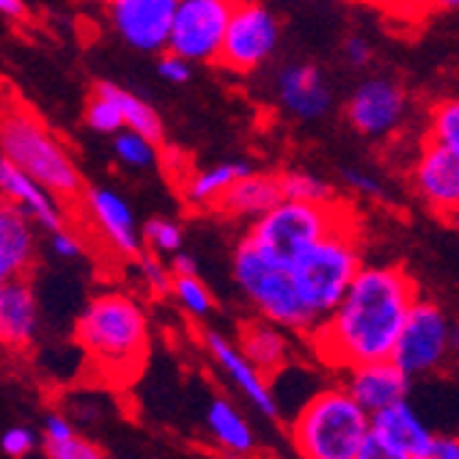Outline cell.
<instances>
[{"instance_id": "12", "label": "cell", "mask_w": 459, "mask_h": 459, "mask_svg": "<svg viewBox=\"0 0 459 459\" xmlns=\"http://www.w3.org/2000/svg\"><path fill=\"white\" fill-rule=\"evenodd\" d=\"M435 432L407 399L374 412L363 459H429Z\"/></svg>"}, {"instance_id": "28", "label": "cell", "mask_w": 459, "mask_h": 459, "mask_svg": "<svg viewBox=\"0 0 459 459\" xmlns=\"http://www.w3.org/2000/svg\"><path fill=\"white\" fill-rule=\"evenodd\" d=\"M429 141L451 149L459 157V94L437 100L427 113V135Z\"/></svg>"}, {"instance_id": "11", "label": "cell", "mask_w": 459, "mask_h": 459, "mask_svg": "<svg viewBox=\"0 0 459 459\" xmlns=\"http://www.w3.org/2000/svg\"><path fill=\"white\" fill-rule=\"evenodd\" d=\"M410 113V97L391 77H368L358 82L347 100V121L363 138L385 141L396 135Z\"/></svg>"}, {"instance_id": "20", "label": "cell", "mask_w": 459, "mask_h": 459, "mask_svg": "<svg viewBox=\"0 0 459 459\" xmlns=\"http://www.w3.org/2000/svg\"><path fill=\"white\" fill-rule=\"evenodd\" d=\"M295 333L264 316L250 319L239 327V350L254 360L267 377H278L295 358Z\"/></svg>"}, {"instance_id": "29", "label": "cell", "mask_w": 459, "mask_h": 459, "mask_svg": "<svg viewBox=\"0 0 459 459\" xmlns=\"http://www.w3.org/2000/svg\"><path fill=\"white\" fill-rule=\"evenodd\" d=\"M113 152H116V160L133 171H146L160 162L157 141H152L130 127H124L113 135Z\"/></svg>"}, {"instance_id": "44", "label": "cell", "mask_w": 459, "mask_h": 459, "mask_svg": "<svg viewBox=\"0 0 459 459\" xmlns=\"http://www.w3.org/2000/svg\"><path fill=\"white\" fill-rule=\"evenodd\" d=\"M0 14L6 20H25L28 6H25V0H0Z\"/></svg>"}, {"instance_id": "32", "label": "cell", "mask_w": 459, "mask_h": 459, "mask_svg": "<svg viewBox=\"0 0 459 459\" xmlns=\"http://www.w3.org/2000/svg\"><path fill=\"white\" fill-rule=\"evenodd\" d=\"M86 124L100 135H116L118 130H124V116L108 94L94 89L86 102Z\"/></svg>"}, {"instance_id": "36", "label": "cell", "mask_w": 459, "mask_h": 459, "mask_svg": "<svg viewBox=\"0 0 459 459\" xmlns=\"http://www.w3.org/2000/svg\"><path fill=\"white\" fill-rule=\"evenodd\" d=\"M344 182L352 193H358L360 198H368V201H383L385 198V182L368 171V169H344Z\"/></svg>"}, {"instance_id": "4", "label": "cell", "mask_w": 459, "mask_h": 459, "mask_svg": "<svg viewBox=\"0 0 459 459\" xmlns=\"http://www.w3.org/2000/svg\"><path fill=\"white\" fill-rule=\"evenodd\" d=\"M371 415L347 385H325L298 407L289 421L291 448L308 459H363Z\"/></svg>"}, {"instance_id": "6", "label": "cell", "mask_w": 459, "mask_h": 459, "mask_svg": "<svg viewBox=\"0 0 459 459\" xmlns=\"http://www.w3.org/2000/svg\"><path fill=\"white\" fill-rule=\"evenodd\" d=\"M234 281L256 316L289 327L295 336H308L316 327L298 295L289 264L264 254L247 237L234 250Z\"/></svg>"}, {"instance_id": "14", "label": "cell", "mask_w": 459, "mask_h": 459, "mask_svg": "<svg viewBox=\"0 0 459 459\" xmlns=\"http://www.w3.org/2000/svg\"><path fill=\"white\" fill-rule=\"evenodd\" d=\"M410 185L432 215L448 221L459 210V157L424 138L410 165Z\"/></svg>"}, {"instance_id": "35", "label": "cell", "mask_w": 459, "mask_h": 459, "mask_svg": "<svg viewBox=\"0 0 459 459\" xmlns=\"http://www.w3.org/2000/svg\"><path fill=\"white\" fill-rule=\"evenodd\" d=\"M358 4L374 6L391 20H402V22H419L429 12L427 0H358Z\"/></svg>"}, {"instance_id": "21", "label": "cell", "mask_w": 459, "mask_h": 459, "mask_svg": "<svg viewBox=\"0 0 459 459\" xmlns=\"http://www.w3.org/2000/svg\"><path fill=\"white\" fill-rule=\"evenodd\" d=\"M39 330V300L25 275L9 278L0 298V344L25 350Z\"/></svg>"}, {"instance_id": "13", "label": "cell", "mask_w": 459, "mask_h": 459, "mask_svg": "<svg viewBox=\"0 0 459 459\" xmlns=\"http://www.w3.org/2000/svg\"><path fill=\"white\" fill-rule=\"evenodd\" d=\"M105 14L124 45L138 53H162L179 0H102Z\"/></svg>"}, {"instance_id": "16", "label": "cell", "mask_w": 459, "mask_h": 459, "mask_svg": "<svg viewBox=\"0 0 459 459\" xmlns=\"http://www.w3.org/2000/svg\"><path fill=\"white\" fill-rule=\"evenodd\" d=\"M82 210L89 212L94 229L102 234V239L124 259H138L143 237L141 226L135 221V212L130 201L118 195L110 187H89L82 190Z\"/></svg>"}, {"instance_id": "41", "label": "cell", "mask_w": 459, "mask_h": 459, "mask_svg": "<svg viewBox=\"0 0 459 459\" xmlns=\"http://www.w3.org/2000/svg\"><path fill=\"white\" fill-rule=\"evenodd\" d=\"M72 435H74V427L69 424V419H64L61 412H50L45 419V437H41V446L61 443V440H66Z\"/></svg>"}, {"instance_id": "38", "label": "cell", "mask_w": 459, "mask_h": 459, "mask_svg": "<svg viewBox=\"0 0 459 459\" xmlns=\"http://www.w3.org/2000/svg\"><path fill=\"white\" fill-rule=\"evenodd\" d=\"M157 72H160L162 80H169V82H174V86H179V82H187L193 77V64L187 58L171 53V50H165L160 56V61H157Z\"/></svg>"}, {"instance_id": "24", "label": "cell", "mask_w": 459, "mask_h": 459, "mask_svg": "<svg viewBox=\"0 0 459 459\" xmlns=\"http://www.w3.org/2000/svg\"><path fill=\"white\" fill-rule=\"evenodd\" d=\"M247 171L254 169L242 160H229V162L210 165L204 171H193L182 185L185 201L195 206V210H218V201L226 195V190Z\"/></svg>"}, {"instance_id": "25", "label": "cell", "mask_w": 459, "mask_h": 459, "mask_svg": "<svg viewBox=\"0 0 459 459\" xmlns=\"http://www.w3.org/2000/svg\"><path fill=\"white\" fill-rule=\"evenodd\" d=\"M36 223L20 210L17 204L0 198V247L17 267L20 275H25L36 259Z\"/></svg>"}, {"instance_id": "46", "label": "cell", "mask_w": 459, "mask_h": 459, "mask_svg": "<svg viewBox=\"0 0 459 459\" xmlns=\"http://www.w3.org/2000/svg\"><path fill=\"white\" fill-rule=\"evenodd\" d=\"M429 12H456L459 9V0H427Z\"/></svg>"}, {"instance_id": "45", "label": "cell", "mask_w": 459, "mask_h": 459, "mask_svg": "<svg viewBox=\"0 0 459 459\" xmlns=\"http://www.w3.org/2000/svg\"><path fill=\"white\" fill-rule=\"evenodd\" d=\"M20 273H17V267L12 264V259L6 256V250L4 247H0V281H9V278H17Z\"/></svg>"}, {"instance_id": "40", "label": "cell", "mask_w": 459, "mask_h": 459, "mask_svg": "<svg viewBox=\"0 0 459 459\" xmlns=\"http://www.w3.org/2000/svg\"><path fill=\"white\" fill-rule=\"evenodd\" d=\"M50 247H53V254L61 256V259H77L82 256V242L74 231H69L66 226L64 229H56L50 231Z\"/></svg>"}, {"instance_id": "49", "label": "cell", "mask_w": 459, "mask_h": 459, "mask_svg": "<svg viewBox=\"0 0 459 459\" xmlns=\"http://www.w3.org/2000/svg\"><path fill=\"white\" fill-rule=\"evenodd\" d=\"M0 298H4V281H0Z\"/></svg>"}, {"instance_id": "10", "label": "cell", "mask_w": 459, "mask_h": 459, "mask_svg": "<svg viewBox=\"0 0 459 459\" xmlns=\"http://www.w3.org/2000/svg\"><path fill=\"white\" fill-rule=\"evenodd\" d=\"M234 6L237 0H179L165 50L190 64H218Z\"/></svg>"}, {"instance_id": "31", "label": "cell", "mask_w": 459, "mask_h": 459, "mask_svg": "<svg viewBox=\"0 0 459 459\" xmlns=\"http://www.w3.org/2000/svg\"><path fill=\"white\" fill-rule=\"evenodd\" d=\"M143 245L157 256H174L177 250H182L185 231L177 221L171 218H152L141 226Z\"/></svg>"}, {"instance_id": "8", "label": "cell", "mask_w": 459, "mask_h": 459, "mask_svg": "<svg viewBox=\"0 0 459 459\" xmlns=\"http://www.w3.org/2000/svg\"><path fill=\"white\" fill-rule=\"evenodd\" d=\"M451 325L454 322L437 303L419 298L407 314L391 360L410 380L435 374L451 358Z\"/></svg>"}, {"instance_id": "5", "label": "cell", "mask_w": 459, "mask_h": 459, "mask_svg": "<svg viewBox=\"0 0 459 459\" xmlns=\"http://www.w3.org/2000/svg\"><path fill=\"white\" fill-rule=\"evenodd\" d=\"M360 267L363 259L355 218L325 234L289 264L298 295L316 325L339 306Z\"/></svg>"}, {"instance_id": "43", "label": "cell", "mask_w": 459, "mask_h": 459, "mask_svg": "<svg viewBox=\"0 0 459 459\" xmlns=\"http://www.w3.org/2000/svg\"><path fill=\"white\" fill-rule=\"evenodd\" d=\"M171 270L174 275H198V262L190 254H185V250H177L171 256Z\"/></svg>"}, {"instance_id": "34", "label": "cell", "mask_w": 459, "mask_h": 459, "mask_svg": "<svg viewBox=\"0 0 459 459\" xmlns=\"http://www.w3.org/2000/svg\"><path fill=\"white\" fill-rule=\"evenodd\" d=\"M45 454L50 459H102L105 456V448H100L97 443L80 437L77 432L61 443H50L45 446Z\"/></svg>"}, {"instance_id": "15", "label": "cell", "mask_w": 459, "mask_h": 459, "mask_svg": "<svg viewBox=\"0 0 459 459\" xmlns=\"http://www.w3.org/2000/svg\"><path fill=\"white\" fill-rule=\"evenodd\" d=\"M204 347H206V352H210L212 363L226 374V380L234 385V391L250 407H254L259 415H264L267 421L281 419V402H278L273 383H270L273 377H267V374L239 350V344H234L218 330H206Z\"/></svg>"}, {"instance_id": "26", "label": "cell", "mask_w": 459, "mask_h": 459, "mask_svg": "<svg viewBox=\"0 0 459 459\" xmlns=\"http://www.w3.org/2000/svg\"><path fill=\"white\" fill-rule=\"evenodd\" d=\"M97 91L108 94L118 105V110L124 116V127H130V130H135V133H141V135H146V138H152L157 143L162 141V121H160L157 110L149 102H143L141 97L130 94L127 89H121V86L108 82V80L97 82Z\"/></svg>"}, {"instance_id": "48", "label": "cell", "mask_w": 459, "mask_h": 459, "mask_svg": "<svg viewBox=\"0 0 459 459\" xmlns=\"http://www.w3.org/2000/svg\"><path fill=\"white\" fill-rule=\"evenodd\" d=\"M448 223H451V226H454V229L459 231V210H456V212H454V215L448 218Z\"/></svg>"}, {"instance_id": "33", "label": "cell", "mask_w": 459, "mask_h": 459, "mask_svg": "<svg viewBox=\"0 0 459 459\" xmlns=\"http://www.w3.org/2000/svg\"><path fill=\"white\" fill-rule=\"evenodd\" d=\"M138 273L146 283L149 291L154 295H171V286H174V270L171 264H165L157 254H138Z\"/></svg>"}, {"instance_id": "17", "label": "cell", "mask_w": 459, "mask_h": 459, "mask_svg": "<svg viewBox=\"0 0 459 459\" xmlns=\"http://www.w3.org/2000/svg\"><path fill=\"white\" fill-rule=\"evenodd\" d=\"M275 97L289 116L300 121H319L333 108V89L327 77L308 61L286 64L275 74Z\"/></svg>"}, {"instance_id": "37", "label": "cell", "mask_w": 459, "mask_h": 459, "mask_svg": "<svg viewBox=\"0 0 459 459\" xmlns=\"http://www.w3.org/2000/svg\"><path fill=\"white\" fill-rule=\"evenodd\" d=\"M0 448H4L6 456L20 459V456H28L39 448V437L28 427H12L4 432V437H0Z\"/></svg>"}, {"instance_id": "3", "label": "cell", "mask_w": 459, "mask_h": 459, "mask_svg": "<svg viewBox=\"0 0 459 459\" xmlns=\"http://www.w3.org/2000/svg\"><path fill=\"white\" fill-rule=\"evenodd\" d=\"M0 154L61 201L82 198V177L66 143L14 97L0 100Z\"/></svg>"}, {"instance_id": "42", "label": "cell", "mask_w": 459, "mask_h": 459, "mask_svg": "<svg viewBox=\"0 0 459 459\" xmlns=\"http://www.w3.org/2000/svg\"><path fill=\"white\" fill-rule=\"evenodd\" d=\"M429 459H459V435H435Z\"/></svg>"}, {"instance_id": "23", "label": "cell", "mask_w": 459, "mask_h": 459, "mask_svg": "<svg viewBox=\"0 0 459 459\" xmlns=\"http://www.w3.org/2000/svg\"><path fill=\"white\" fill-rule=\"evenodd\" d=\"M204 427L210 432V440L218 451L231 456H247L259 451V437L247 415L226 396H215L206 407Z\"/></svg>"}, {"instance_id": "19", "label": "cell", "mask_w": 459, "mask_h": 459, "mask_svg": "<svg viewBox=\"0 0 459 459\" xmlns=\"http://www.w3.org/2000/svg\"><path fill=\"white\" fill-rule=\"evenodd\" d=\"M342 374H344L347 391L358 399V404L368 415L407 399V391H410V377L391 358L360 363V366H352Z\"/></svg>"}, {"instance_id": "9", "label": "cell", "mask_w": 459, "mask_h": 459, "mask_svg": "<svg viewBox=\"0 0 459 459\" xmlns=\"http://www.w3.org/2000/svg\"><path fill=\"white\" fill-rule=\"evenodd\" d=\"M278 41H281L278 17L267 6L256 4V0H237L218 64L229 72L250 74L262 69L275 56Z\"/></svg>"}, {"instance_id": "27", "label": "cell", "mask_w": 459, "mask_h": 459, "mask_svg": "<svg viewBox=\"0 0 459 459\" xmlns=\"http://www.w3.org/2000/svg\"><path fill=\"white\" fill-rule=\"evenodd\" d=\"M281 179V190H283V198H291V201H308V204H330L336 201V190L333 185L308 171V169H289L283 174H278Z\"/></svg>"}, {"instance_id": "2", "label": "cell", "mask_w": 459, "mask_h": 459, "mask_svg": "<svg viewBox=\"0 0 459 459\" xmlns=\"http://www.w3.org/2000/svg\"><path fill=\"white\" fill-rule=\"evenodd\" d=\"M74 339L108 380H133L149 352V316L124 291H102L77 316Z\"/></svg>"}, {"instance_id": "39", "label": "cell", "mask_w": 459, "mask_h": 459, "mask_svg": "<svg viewBox=\"0 0 459 459\" xmlns=\"http://www.w3.org/2000/svg\"><path fill=\"white\" fill-rule=\"evenodd\" d=\"M342 56H344V61H347L350 66L363 69V66H368V64H371V58H374V48H371V41H368L366 36H360V33H350V36L344 39V45H342Z\"/></svg>"}, {"instance_id": "7", "label": "cell", "mask_w": 459, "mask_h": 459, "mask_svg": "<svg viewBox=\"0 0 459 459\" xmlns=\"http://www.w3.org/2000/svg\"><path fill=\"white\" fill-rule=\"evenodd\" d=\"M350 218L352 212L339 201L308 204V201L281 198L270 212L250 221L245 237L273 259L291 264L303 250H308L314 242H319L325 234L339 229Z\"/></svg>"}, {"instance_id": "18", "label": "cell", "mask_w": 459, "mask_h": 459, "mask_svg": "<svg viewBox=\"0 0 459 459\" xmlns=\"http://www.w3.org/2000/svg\"><path fill=\"white\" fill-rule=\"evenodd\" d=\"M0 198L17 204L20 210L45 231H56L66 226V212L61 206V198L53 195L45 185H39L25 171H20L4 154H0Z\"/></svg>"}, {"instance_id": "22", "label": "cell", "mask_w": 459, "mask_h": 459, "mask_svg": "<svg viewBox=\"0 0 459 459\" xmlns=\"http://www.w3.org/2000/svg\"><path fill=\"white\" fill-rule=\"evenodd\" d=\"M281 198H283V190H281L278 174L247 171L218 201V212L234 221H256L264 212H270Z\"/></svg>"}, {"instance_id": "30", "label": "cell", "mask_w": 459, "mask_h": 459, "mask_svg": "<svg viewBox=\"0 0 459 459\" xmlns=\"http://www.w3.org/2000/svg\"><path fill=\"white\" fill-rule=\"evenodd\" d=\"M171 295L195 319H204V316H210L215 311L212 291H210V286H206L198 275H174Z\"/></svg>"}, {"instance_id": "47", "label": "cell", "mask_w": 459, "mask_h": 459, "mask_svg": "<svg viewBox=\"0 0 459 459\" xmlns=\"http://www.w3.org/2000/svg\"><path fill=\"white\" fill-rule=\"evenodd\" d=\"M451 355H459V322L451 325Z\"/></svg>"}, {"instance_id": "1", "label": "cell", "mask_w": 459, "mask_h": 459, "mask_svg": "<svg viewBox=\"0 0 459 459\" xmlns=\"http://www.w3.org/2000/svg\"><path fill=\"white\" fill-rule=\"evenodd\" d=\"M415 300L419 286L407 270L396 264H363L339 306L306 339L314 355L336 371L388 360Z\"/></svg>"}]
</instances>
